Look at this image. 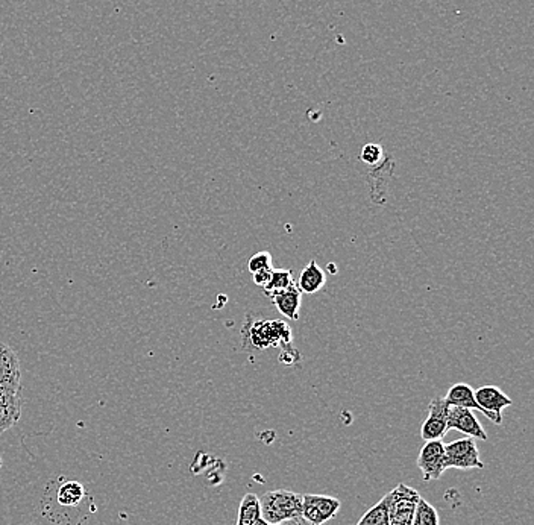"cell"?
Wrapping results in <instances>:
<instances>
[{
    "label": "cell",
    "mask_w": 534,
    "mask_h": 525,
    "mask_svg": "<svg viewBox=\"0 0 534 525\" xmlns=\"http://www.w3.org/2000/svg\"><path fill=\"white\" fill-rule=\"evenodd\" d=\"M242 336L246 350L262 351L280 343H291L292 330L284 321H248Z\"/></svg>",
    "instance_id": "1"
},
{
    "label": "cell",
    "mask_w": 534,
    "mask_h": 525,
    "mask_svg": "<svg viewBox=\"0 0 534 525\" xmlns=\"http://www.w3.org/2000/svg\"><path fill=\"white\" fill-rule=\"evenodd\" d=\"M260 500L262 518L271 524H282L284 520L302 516V495L291 490L266 492Z\"/></svg>",
    "instance_id": "2"
},
{
    "label": "cell",
    "mask_w": 534,
    "mask_h": 525,
    "mask_svg": "<svg viewBox=\"0 0 534 525\" xmlns=\"http://www.w3.org/2000/svg\"><path fill=\"white\" fill-rule=\"evenodd\" d=\"M389 495V525H411L420 495L416 489L400 483Z\"/></svg>",
    "instance_id": "3"
},
{
    "label": "cell",
    "mask_w": 534,
    "mask_h": 525,
    "mask_svg": "<svg viewBox=\"0 0 534 525\" xmlns=\"http://www.w3.org/2000/svg\"><path fill=\"white\" fill-rule=\"evenodd\" d=\"M445 465L447 470H483L474 438H463L445 445Z\"/></svg>",
    "instance_id": "4"
},
{
    "label": "cell",
    "mask_w": 534,
    "mask_h": 525,
    "mask_svg": "<svg viewBox=\"0 0 534 525\" xmlns=\"http://www.w3.org/2000/svg\"><path fill=\"white\" fill-rule=\"evenodd\" d=\"M341 507V500L334 497L314 493L302 495V516L314 525H322L336 518Z\"/></svg>",
    "instance_id": "5"
},
{
    "label": "cell",
    "mask_w": 534,
    "mask_h": 525,
    "mask_svg": "<svg viewBox=\"0 0 534 525\" xmlns=\"http://www.w3.org/2000/svg\"><path fill=\"white\" fill-rule=\"evenodd\" d=\"M474 397L477 404L481 407L483 415L497 425L502 424V411L513 404L510 397H507L499 387L492 386V384L481 386L474 391Z\"/></svg>",
    "instance_id": "6"
},
{
    "label": "cell",
    "mask_w": 534,
    "mask_h": 525,
    "mask_svg": "<svg viewBox=\"0 0 534 525\" xmlns=\"http://www.w3.org/2000/svg\"><path fill=\"white\" fill-rule=\"evenodd\" d=\"M418 466L422 471L424 481H433L442 477L447 471L445 465V443L442 441L425 442L418 456Z\"/></svg>",
    "instance_id": "7"
},
{
    "label": "cell",
    "mask_w": 534,
    "mask_h": 525,
    "mask_svg": "<svg viewBox=\"0 0 534 525\" xmlns=\"http://www.w3.org/2000/svg\"><path fill=\"white\" fill-rule=\"evenodd\" d=\"M448 413L450 406L445 398H434L433 401L430 402L429 416L420 429V438L424 439L425 442L442 441L445 438V434L448 433Z\"/></svg>",
    "instance_id": "8"
},
{
    "label": "cell",
    "mask_w": 534,
    "mask_h": 525,
    "mask_svg": "<svg viewBox=\"0 0 534 525\" xmlns=\"http://www.w3.org/2000/svg\"><path fill=\"white\" fill-rule=\"evenodd\" d=\"M19 355L10 345L0 342V389L22 391Z\"/></svg>",
    "instance_id": "9"
},
{
    "label": "cell",
    "mask_w": 534,
    "mask_h": 525,
    "mask_svg": "<svg viewBox=\"0 0 534 525\" xmlns=\"http://www.w3.org/2000/svg\"><path fill=\"white\" fill-rule=\"evenodd\" d=\"M457 430L460 433L470 436V438L480 439V441H488V433L480 424V421L475 418L474 411L470 409H461V407H450L448 413V431Z\"/></svg>",
    "instance_id": "10"
},
{
    "label": "cell",
    "mask_w": 534,
    "mask_h": 525,
    "mask_svg": "<svg viewBox=\"0 0 534 525\" xmlns=\"http://www.w3.org/2000/svg\"><path fill=\"white\" fill-rule=\"evenodd\" d=\"M22 416V391L0 389V434L13 429Z\"/></svg>",
    "instance_id": "11"
},
{
    "label": "cell",
    "mask_w": 534,
    "mask_h": 525,
    "mask_svg": "<svg viewBox=\"0 0 534 525\" xmlns=\"http://www.w3.org/2000/svg\"><path fill=\"white\" fill-rule=\"evenodd\" d=\"M301 298H302V293L295 282L291 287H287L286 291L278 292L275 295L271 296L278 312H282L286 318L292 319V321L300 319L301 302H302Z\"/></svg>",
    "instance_id": "12"
},
{
    "label": "cell",
    "mask_w": 534,
    "mask_h": 525,
    "mask_svg": "<svg viewBox=\"0 0 534 525\" xmlns=\"http://www.w3.org/2000/svg\"><path fill=\"white\" fill-rule=\"evenodd\" d=\"M325 284H327V275L322 269L319 268L318 262L312 260L307 264V268L302 269V272H301L298 289L301 293L313 295V293L322 291Z\"/></svg>",
    "instance_id": "13"
},
{
    "label": "cell",
    "mask_w": 534,
    "mask_h": 525,
    "mask_svg": "<svg viewBox=\"0 0 534 525\" xmlns=\"http://www.w3.org/2000/svg\"><path fill=\"white\" fill-rule=\"evenodd\" d=\"M445 401L450 407H461V409H470V411L483 413L481 407L475 401L474 389L466 382H457L454 386L450 387Z\"/></svg>",
    "instance_id": "14"
},
{
    "label": "cell",
    "mask_w": 534,
    "mask_h": 525,
    "mask_svg": "<svg viewBox=\"0 0 534 525\" xmlns=\"http://www.w3.org/2000/svg\"><path fill=\"white\" fill-rule=\"evenodd\" d=\"M85 495V489L79 481H64L56 490V501L60 506L76 507L79 502L83 501Z\"/></svg>",
    "instance_id": "15"
},
{
    "label": "cell",
    "mask_w": 534,
    "mask_h": 525,
    "mask_svg": "<svg viewBox=\"0 0 534 525\" xmlns=\"http://www.w3.org/2000/svg\"><path fill=\"white\" fill-rule=\"evenodd\" d=\"M262 518L260 500L253 493H246L240 502L239 516L235 525H253Z\"/></svg>",
    "instance_id": "16"
},
{
    "label": "cell",
    "mask_w": 534,
    "mask_h": 525,
    "mask_svg": "<svg viewBox=\"0 0 534 525\" xmlns=\"http://www.w3.org/2000/svg\"><path fill=\"white\" fill-rule=\"evenodd\" d=\"M387 507H389V495L380 500L375 506L371 507L361 518H360L357 525H389V513H387Z\"/></svg>",
    "instance_id": "17"
},
{
    "label": "cell",
    "mask_w": 534,
    "mask_h": 525,
    "mask_svg": "<svg viewBox=\"0 0 534 525\" xmlns=\"http://www.w3.org/2000/svg\"><path fill=\"white\" fill-rule=\"evenodd\" d=\"M293 271H287V269H273L271 282H267L266 287H262V291L269 298L275 295L278 292L286 291L287 287L293 284Z\"/></svg>",
    "instance_id": "18"
},
{
    "label": "cell",
    "mask_w": 534,
    "mask_h": 525,
    "mask_svg": "<svg viewBox=\"0 0 534 525\" xmlns=\"http://www.w3.org/2000/svg\"><path fill=\"white\" fill-rule=\"evenodd\" d=\"M411 525H440L438 510L429 501H425L424 498H420Z\"/></svg>",
    "instance_id": "19"
},
{
    "label": "cell",
    "mask_w": 534,
    "mask_h": 525,
    "mask_svg": "<svg viewBox=\"0 0 534 525\" xmlns=\"http://www.w3.org/2000/svg\"><path fill=\"white\" fill-rule=\"evenodd\" d=\"M382 157H384V151H382L381 144H364L361 154H360V160L366 163L368 166H377Z\"/></svg>",
    "instance_id": "20"
},
{
    "label": "cell",
    "mask_w": 534,
    "mask_h": 525,
    "mask_svg": "<svg viewBox=\"0 0 534 525\" xmlns=\"http://www.w3.org/2000/svg\"><path fill=\"white\" fill-rule=\"evenodd\" d=\"M272 268V255L267 251H262V253H255L253 257H251L248 262L249 272L255 273L262 269Z\"/></svg>",
    "instance_id": "21"
},
{
    "label": "cell",
    "mask_w": 534,
    "mask_h": 525,
    "mask_svg": "<svg viewBox=\"0 0 534 525\" xmlns=\"http://www.w3.org/2000/svg\"><path fill=\"white\" fill-rule=\"evenodd\" d=\"M273 268L271 269H262V271H258V272L252 273L253 275V282H255V286L258 287H266L267 282H271V277H272Z\"/></svg>",
    "instance_id": "22"
},
{
    "label": "cell",
    "mask_w": 534,
    "mask_h": 525,
    "mask_svg": "<svg viewBox=\"0 0 534 525\" xmlns=\"http://www.w3.org/2000/svg\"><path fill=\"white\" fill-rule=\"evenodd\" d=\"M278 525H314L310 522V520H305L304 516H298V518H293V520H284L282 524Z\"/></svg>",
    "instance_id": "23"
},
{
    "label": "cell",
    "mask_w": 534,
    "mask_h": 525,
    "mask_svg": "<svg viewBox=\"0 0 534 525\" xmlns=\"http://www.w3.org/2000/svg\"><path fill=\"white\" fill-rule=\"evenodd\" d=\"M253 525H275V524H271V522H267V520H262V518H260V520H257V522H255V524Z\"/></svg>",
    "instance_id": "24"
},
{
    "label": "cell",
    "mask_w": 534,
    "mask_h": 525,
    "mask_svg": "<svg viewBox=\"0 0 534 525\" xmlns=\"http://www.w3.org/2000/svg\"><path fill=\"white\" fill-rule=\"evenodd\" d=\"M0 468H2V456H0Z\"/></svg>",
    "instance_id": "25"
}]
</instances>
